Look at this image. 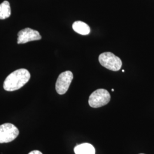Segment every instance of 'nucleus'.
I'll list each match as a JSON object with an SVG mask.
<instances>
[{
	"mask_svg": "<svg viewBox=\"0 0 154 154\" xmlns=\"http://www.w3.org/2000/svg\"><path fill=\"white\" fill-rule=\"evenodd\" d=\"M30 74L25 69H20L11 72L4 82V88L8 91H16L22 88L28 82Z\"/></svg>",
	"mask_w": 154,
	"mask_h": 154,
	"instance_id": "nucleus-1",
	"label": "nucleus"
},
{
	"mask_svg": "<svg viewBox=\"0 0 154 154\" xmlns=\"http://www.w3.org/2000/svg\"><path fill=\"white\" fill-rule=\"evenodd\" d=\"M99 63L105 68L114 72L119 71L122 65L121 60L111 52H105L99 56Z\"/></svg>",
	"mask_w": 154,
	"mask_h": 154,
	"instance_id": "nucleus-2",
	"label": "nucleus"
},
{
	"mask_svg": "<svg viewBox=\"0 0 154 154\" xmlns=\"http://www.w3.org/2000/svg\"><path fill=\"white\" fill-rule=\"evenodd\" d=\"M110 99L111 96L107 90L99 88L90 95L88 104L93 108H98L108 104Z\"/></svg>",
	"mask_w": 154,
	"mask_h": 154,
	"instance_id": "nucleus-3",
	"label": "nucleus"
},
{
	"mask_svg": "<svg viewBox=\"0 0 154 154\" xmlns=\"http://www.w3.org/2000/svg\"><path fill=\"white\" fill-rule=\"evenodd\" d=\"M19 130L11 123H4L0 125V143H9L16 139Z\"/></svg>",
	"mask_w": 154,
	"mask_h": 154,
	"instance_id": "nucleus-4",
	"label": "nucleus"
},
{
	"mask_svg": "<svg viewBox=\"0 0 154 154\" xmlns=\"http://www.w3.org/2000/svg\"><path fill=\"white\" fill-rule=\"evenodd\" d=\"M73 79V74L70 71L63 72L60 74L55 83L57 93L63 95L66 93Z\"/></svg>",
	"mask_w": 154,
	"mask_h": 154,
	"instance_id": "nucleus-5",
	"label": "nucleus"
},
{
	"mask_svg": "<svg viewBox=\"0 0 154 154\" xmlns=\"http://www.w3.org/2000/svg\"><path fill=\"white\" fill-rule=\"evenodd\" d=\"M42 38L38 31L30 28H25L18 33V44H23L33 41H38Z\"/></svg>",
	"mask_w": 154,
	"mask_h": 154,
	"instance_id": "nucleus-6",
	"label": "nucleus"
},
{
	"mask_svg": "<svg viewBox=\"0 0 154 154\" xmlns=\"http://www.w3.org/2000/svg\"><path fill=\"white\" fill-rule=\"evenodd\" d=\"M75 154H95V149L90 143H85L78 144L74 149Z\"/></svg>",
	"mask_w": 154,
	"mask_h": 154,
	"instance_id": "nucleus-7",
	"label": "nucleus"
},
{
	"mask_svg": "<svg viewBox=\"0 0 154 154\" xmlns=\"http://www.w3.org/2000/svg\"><path fill=\"white\" fill-rule=\"evenodd\" d=\"M73 30L79 34L81 35H88L90 33V28L88 25L85 22L77 21L74 22L72 24Z\"/></svg>",
	"mask_w": 154,
	"mask_h": 154,
	"instance_id": "nucleus-8",
	"label": "nucleus"
},
{
	"mask_svg": "<svg viewBox=\"0 0 154 154\" xmlns=\"http://www.w3.org/2000/svg\"><path fill=\"white\" fill-rule=\"evenodd\" d=\"M11 14V9L8 1H4L0 4V20H5Z\"/></svg>",
	"mask_w": 154,
	"mask_h": 154,
	"instance_id": "nucleus-9",
	"label": "nucleus"
},
{
	"mask_svg": "<svg viewBox=\"0 0 154 154\" xmlns=\"http://www.w3.org/2000/svg\"><path fill=\"white\" fill-rule=\"evenodd\" d=\"M29 154H42V153L38 150H34L31 151L30 152H29Z\"/></svg>",
	"mask_w": 154,
	"mask_h": 154,
	"instance_id": "nucleus-10",
	"label": "nucleus"
},
{
	"mask_svg": "<svg viewBox=\"0 0 154 154\" xmlns=\"http://www.w3.org/2000/svg\"><path fill=\"white\" fill-rule=\"evenodd\" d=\"M111 91H114V89H113V88H112V90H111Z\"/></svg>",
	"mask_w": 154,
	"mask_h": 154,
	"instance_id": "nucleus-11",
	"label": "nucleus"
},
{
	"mask_svg": "<svg viewBox=\"0 0 154 154\" xmlns=\"http://www.w3.org/2000/svg\"></svg>",
	"mask_w": 154,
	"mask_h": 154,
	"instance_id": "nucleus-12",
	"label": "nucleus"
}]
</instances>
